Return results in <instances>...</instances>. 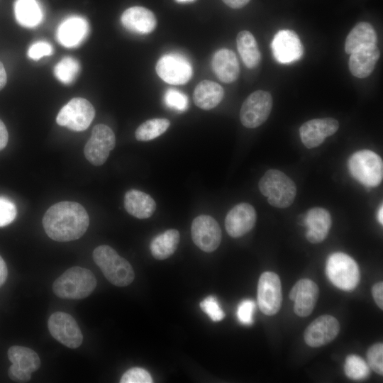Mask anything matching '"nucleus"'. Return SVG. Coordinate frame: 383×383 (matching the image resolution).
<instances>
[{"mask_svg":"<svg viewBox=\"0 0 383 383\" xmlns=\"http://www.w3.org/2000/svg\"><path fill=\"white\" fill-rule=\"evenodd\" d=\"M345 374L353 380H362L370 374L368 365L357 355H349L345 359L344 365Z\"/></svg>","mask_w":383,"mask_h":383,"instance_id":"obj_33","label":"nucleus"},{"mask_svg":"<svg viewBox=\"0 0 383 383\" xmlns=\"http://www.w3.org/2000/svg\"><path fill=\"white\" fill-rule=\"evenodd\" d=\"M48 327L51 335L67 348L74 349L82 343L81 329L75 319L67 313L57 311L51 314Z\"/></svg>","mask_w":383,"mask_h":383,"instance_id":"obj_10","label":"nucleus"},{"mask_svg":"<svg viewBox=\"0 0 383 383\" xmlns=\"http://www.w3.org/2000/svg\"><path fill=\"white\" fill-rule=\"evenodd\" d=\"M200 307L213 321H220L225 317V313L215 296H209L204 299L200 303Z\"/></svg>","mask_w":383,"mask_h":383,"instance_id":"obj_36","label":"nucleus"},{"mask_svg":"<svg viewBox=\"0 0 383 383\" xmlns=\"http://www.w3.org/2000/svg\"><path fill=\"white\" fill-rule=\"evenodd\" d=\"M116 145L113 131L105 124L96 125L84 148L87 160L95 166L102 165Z\"/></svg>","mask_w":383,"mask_h":383,"instance_id":"obj_9","label":"nucleus"},{"mask_svg":"<svg viewBox=\"0 0 383 383\" xmlns=\"http://www.w3.org/2000/svg\"><path fill=\"white\" fill-rule=\"evenodd\" d=\"M289 298L294 301V311L301 317H306L313 311L318 298V288L309 279H301L292 288Z\"/></svg>","mask_w":383,"mask_h":383,"instance_id":"obj_18","label":"nucleus"},{"mask_svg":"<svg viewBox=\"0 0 383 383\" xmlns=\"http://www.w3.org/2000/svg\"><path fill=\"white\" fill-rule=\"evenodd\" d=\"M212 67L218 78L224 83H231L239 75V64L235 54L231 50L223 48L215 52Z\"/></svg>","mask_w":383,"mask_h":383,"instance_id":"obj_23","label":"nucleus"},{"mask_svg":"<svg viewBox=\"0 0 383 383\" xmlns=\"http://www.w3.org/2000/svg\"><path fill=\"white\" fill-rule=\"evenodd\" d=\"M191 234L194 244L206 252L216 250L221 241V231L218 222L208 215H200L193 220Z\"/></svg>","mask_w":383,"mask_h":383,"instance_id":"obj_12","label":"nucleus"},{"mask_svg":"<svg viewBox=\"0 0 383 383\" xmlns=\"http://www.w3.org/2000/svg\"><path fill=\"white\" fill-rule=\"evenodd\" d=\"M9 134L6 126L0 119V150L4 149L8 143Z\"/></svg>","mask_w":383,"mask_h":383,"instance_id":"obj_43","label":"nucleus"},{"mask_svg":"<svg viewBox=\"0 0 383 383\" xmlns=\"http://www.w3.org/2000/svg\"><path fill=\"white\" fill-rule=\"evenodd\" d=\"M9 360L16 369L28 374L38 370L40 366L38 355L32 349L19 345L11 346L8 350Z\"/></svg>","mask_w":383,"mask_h":383,"instance_id":"obj_27","label":"nucleus"},{"mask_svg":"<svg viewBox=\"0 0 383 383\" xmlns=\"http://www.w3.org/2000/svg\"><path fill=\"white\" fill-rule=\"evenodd\" d=\"M8 374L9 378L16 382H28L31 379V374L20 371L12 365L9 367Z\"/></svg>","mask_w":383,"mask_h":383,"instance_id":"obj_41","label":"nucleus"},{"mask_svg":"<svg viewBox=\"0 0 383 383\" xmlns=\"http://www.w3.org/2000/svg\"><path fill=\"white\" fill-rule=\"evenodd\" d=\"M14 13L18 23L27 28L37 26L43 18L41 9L36 0H16Z\"/></svg>","mask_w":383,"mask_h":383,"instance_id":"obj_30","label":"nucleus"},{"mask_svg":"<svg viewBox=\"0 0 383 383\" xmlns=\"http://www.w3.org/2000/svg\"><path fill=\"white\" fill-rule=\"evenodd\" d=\"M382 212H383V209H382V205H381V206L379 207V209L378 211V214H377L378 221L381 224L383 223Z\"/></svg>","mask_w":383,"mask_h":383,"instance_id":"obj_47","label":"nucleus"},{"mask_svg":"<svg viewBox=\"0 0 383 383\" xmlns=\"http://www.w3.org/2000/svg\"><path fill=\"white\" fill-rule=\"evenodd\" d=\"M224 91L216 82L204 80L199 82L193 94L196 106L204 110H210L216 107L222 100Z\"/></svg>","mask_w":383,"mask_h":383,"instance_id":"obj_25","label":"nucleus"},{"mask_svg":"<svg viewBox=\"0 0 383 383\" xmlns=\"http://www.w3.org/2000/svg\"><path fill=\"white\" fill-rule=\"evenodd\" d=\"M123 26L134 33L145 35L153 31L157 25L155 14L142 6H133L123 11L121 16Z\"/></svg>","mask_w":383,"mask_h":383,"instance_id":"obj_19","label":"nucleus"},{"mask_svg":"<svg viewBox=\"0 0 383 383\" xmlns=\"http://www.w3.org/2000/svg\"><path fill=\"white\" fill-rule=\"evenodd\" d=\"M93 259L106 279L113 285L126 287L133 281L135 274L131 265L111 247L106 245L96 247Z\"/></svg>","mask_w":383,"mask_h":383,"instance_id":"obj_3","label":"nucleus"},{"mask_svg":"<svg viewBox=\"0 0 383 383\" xmlns=\"http://www.w3.org/2000/svg\"><path fill=\"white\" fill-rule=\"evenodd\" d=\"M124 208L131 216L145 219L153 214L156 209V203L149 194L133 189L125 194Z\"/></svg>","mask_w":383,"mask_h":383,"instance_id":"obj_24","label":"nucleus"},{"mask_svg":"<svg viewBox=\"0 0 383 383\" xmlns=\"http://www.w3.org/2000/svg\"><path fill=\"white\" fill-rule=\"evenodd\" d=\"M196 0H175L176 2L180 3V4H187V3H192L194 2Z\"/></svg>","mask_w":383,"mask_h":383,"instance_id":"obj_48","label":"nucleus"},{"mask_svg":"<svg viewBox=\"0 0 383 383\" xmlns=\"http://www.w3.org/2000/svg\"><path fill=\"white\" fill-rule=\"evenodd\" d=\"M164 101L168 107L177 111H184L188 106L187 96L174 89H169L166 91Z\"/></svg>","mask_w":383,"mask_h":383,"instance_id":"obj_34","label":"nucleus"},{"mask_svg":"<svg viewBox=\"0 0 383 383\" xmlns=\"http://www.w3.org/2000/svg\"><path fill=\"white\" fill-rule=\"evenodd\" d=\"M282 301V285L279 276L272 272H263L257 284L260 309L265 315L273 316L279 311Z\"/></svg>","mask_w":383,"mask_h":383,"instance_id":"obj_11","label":"nucleus"},{"mask_svg":"<svg viewBox=\"0 0 383 383\" xmlns=\"http://www.w3.org/2000/svg\"><path fill=\"white\" fill-rule=\"evenodd\" d=\"M271 48L275 60L282 64L299 60L304 52L301 40L292 30L278 31L272 40Z\"/></svg>","mask_w":383,"mask_h":383,"instance_id":"obj_14","label":"nucleus"},{"mask_svg":"<svg viewBox=\"0 0 383 383\" xmlns=\"http://www.w3.org/2000/svg\"><path fill=\"white\" fill-rule=\"evenodd\" d=\"M52 53V46L46 42H37L33 44L28 52L29 57L37 60L43 56L50 55Z\"/></svg>","mask_w":383,"mask_h":383,"instance_id":"obj_40","label":"nucleus"},{"mask_svg":"<svg viewBox=\"0 0 383 383\" xmlns=\"http://www.w3.org/2000/svg\"><path fill=\"white\" fill-rule=\"evenodd\" d=\"M170 126L167 118H152L140 124L135 132V138L139 141H149L164 133Z\"/></svg>","mask_w":383,"mask_h":383,"instance_id":"obj_31","label":"nucleus"},{"mask_svg":"<svg viewBox=\"0 0 383 383\" xmlns=\"http://www.w3.org/2000/svg\"><path fill=\"white\" fill-rule=\"evenodd\" d=\"M339 331L340 324L335 317L323 315L315 319L306 328L304 340L311 347H321L333 340Z\"/></svg>","mask_w":383,"mask_h":383,"instance_id":"obj_15","label":"nucleus"},{"mask_svg":"<svg viewBox=\"0 0 383 383\" xmlns=\"http://www.w3.org/2000/svg\"><path fill=\"white\" fill-rule=\"evenodd\" d=\"M372 296L377 305L383 309V283L379 282L373 285L372 289Z\"/></svg>","mask_w":383,"mask_h":383,"instance_id":"obj_42","label":"nucleus"},{"mask_svg":"<svg viewBox=\"0 0 383 383\" xmlns=\"http://www.w3.org/2000/svg\"><path fill=\"white\" fill-rule=\"evenodd\" d=\"M256 218V211L252 205L248 203L238 204L226 216V230L233 238L241 237L254 227Z\"/></svg>","mask_w":383,"mask_h":383,"instance_id":"obj_17","label":"nucleus"},{"mask_svg":"<svg viewBox=\"0 0 383 383\" xmlns=\"http://www.w3.org/2000/svg\"><path fill=\"white\" fill-rule=\"evenodd\" d=\"M95 116V109L87 99L81 97L72 99L59 111L56 122L74 131L86 130Z\"/></svg>","mask_w":383,"mask_h":383,"instance_id":"obj_7","label":"nucleus"},{"mask_svg":"<svg viewBox=\"0 0 383 383\" xmlns=\"http://www.w3.org/2000/svg\"><path fill=\"white\" fill-rule=\"evenodd\" d=\"M79 68V64L76 59L65 57L54 67V74L59 81L68 84L76 79Z\"/></svg>","mask_w":383,"mask_h":383,"instance_id":"obj_32","label":"nucleus"},{"mask_svg":"<svg viewBox=\"0 0 383 383\" xmlns=\"http://www.w3.org/2000/svg\"><path fill=\"white\" fill-rule=\"evenodd\" d=\"M272 108L270 92L257 90L250 94L242 104L240 111L241 123L246 128L261 126L269 117Z\"/></svg>","mask_w":383,"mask_h":383,"instance_id":"obj_8","label":"nucleus"},{"mask_svg":"<svg viewBox=\"0 0 383 383\" xmlns=\"http://www.w3.org/2000/svg\"><path fill=\"white\" fill-rule=\"evenodd\" d=\"M87 21L80 16H72L65 20L59 26L57 38L59 43L67 48L77 46L88 34Z\"/></svg>","mask_w":383,"mask_h":383,"instance_id":"obj_22","label":"nucleus"},{"mask_svg":"<svg viewBox=\"0 0 383 383\" xmlns=\"http://www.w3.org/2000/svg\"><path fill=\"white\" fill-rule=\"evenodd\" d=\"M380 56L379 48L375 45L362 47L350 54L349 70L357 78L369 77L373 72Z\"/></svg>","mask_w":383,"mask_h":383,"instance_id":"obj_21","label":"nucleus"},{"mask_svg":"<svg viewBox=\"0 0 383 383\" xmlns=\"http://www.w3.org/2000/svg\"><path fill=\"white\" fill-rule=\"evenodd\" d=\"M150 373L143 368L133 367L127 370L121 377V383H152Z\"/></svg>","mask_w":383,"mask_h":383,"instance_id":"obj_37","label":"nucleus"},{"mask_svg":"<svg viewBox=\"0 0 383 383\" xmlns=\"http://www.w3.org/2000/svg\"><path fill=\"white\" fill-rule=\"evenodd\" d=\"M338 128V121L333 118L312 119L300 127V138L306 148H316L323 143L326 138L333 135Z\"/></svg>","mask_w":383,"mask_h":383,"instance_id":"obj_16","label":"nucleus"},{"mask_svg":"<svg viewBox=\"0 0 383 383\" xmlns=\"http://www.w3.org/2000/svg\"><path fill=\"white\" fill-rule=\"evenodd\" d=\"M304 222L307 228V240L312 243H318L324 240L328 235L331 217L326 209L315 207L308 211Z\"/></svg>","mask_w":383,"mask_h":383,"instance_id":"obj_20","label":"nucleus"},{"mask_svg":"<svg viewBox=\"0 0 383 383\" xmlns=\"http://www.w3.org/2000/svg\"><path fill=\"white\" fill-rule=\"evenodd\" d=\"M7 276L8 270L6 264L0 255V287L4 284V283L6 280Z\"/></svg>","mask_w":383,"mask_h":383,"instance_id":"obj_44","label":"nucleus"},{"mask_svg":"<svg viewBox=\"0 0 383 383\" xmlns=\"http://www.w3.org/2000/svg\"><path fill=\"white\" fill-rule=\"evenodd\" d=\"M179 239V233L176 229H169L157 235L150 245L152 255L160 260L168 258L177 250Z\"/></svg>","mask_w":383,"mask_h":383,"instance_id":"obj_28","label":"nucleus"},{"mask_svg":"<svg viewBox=\"0 0 383 383\" xmlns=\"http://www.w3.org/2000/svg\"><path fill=\"white\" fill-rule=\"evenodd\" d=\"M16 213L14 203L7 198L0 196V227H4L12 223Z\"/></svg>","mask_w":383,"mask_h":383,"instance_id":"obj_38","label":"nucleus"},{"mask_svg":"<svg viewBox=\"0 0 383 383\" xmlns=\"http://www.w3.org/2000/svg\"><path fill=\"white\" fill-rule=\"evenodd\" d=\"M368 366L378 374H383V344L377 343L372 345L367 353Z\"/></svg>","mask_w":383,"mask_h":383,"instance_id":"obj_35","label":"nucleus"},{"mask_svg":"<svg viewBox=\"0 0 383 383\" xmlns=\"http://www.w3.org/2000/svg\"><path fill=\"white\" fill-rule=\"evenodd\" d=\"M89 223L85 209L74 201H61L51 206L43 218L46 234L58 242L79 239L87 231Z\"/></svg>","mask_w":383,"mask_h":383,"instance_id":"obj_1","label":"nucleus"},{"mask_svg":"<svg viewBox=\"0 0 383 383\" xmlns=\"http://www.w3.org/2000/svg\"><path fill=\"white\" fill-rule=\"evenodd\" d=\"M326 272L330 282L337 288L352 291L357 286L360 272L356 262L343 252H334L328 256Z\"/></svg>","mask_w":383,"mask_h":383,"instance_id":"obj_6","label":"nucleus"},{"mask_svg":"<svg viewBox=\"0 0 383 383\" xmlns=\"http://www.w3.org/2000/svg\"><path fill=\"white\" fill-rule=\"evenodd\" d=\"M158 76L165 82L180 85L186 84L192 76L189 62L179 54H167L159 59L155 67Z\"/></svg>","mask_w":383,"mask_h":383,"instance_id":"obj_13","label":"nucleus"},{"mask_svg":"<svg viewBox=\"0 0 383 383\" xmlns=\"http://www.w3.org/2000/svg\"><path fill=\"white\" fill-rule=\"evenodd\" d=\"M258 186L270 204L274 207L287 208L294 201L296 194L295 184L279 170H267L260 179Z\"/></svg>","mask_w":383,"mask_h":383,"instance_id":"obj_4","label":"nucleus"},{"mask_svg":"<svg viewBox=\"0 0 383 383\" xmlns=\"http://www.w3.org/2000/svg\"><path fill=\"white\" fill-rule=\"evenodd\" d=\"M238 51L245 65L250 69L256 67L261 60V54L253 35L248 30L238 33L237 38Z\"/></svg>","mask_w":383,"mask_h":383,"instance_id":"obj_29","label":"nucleus"},{"mask_svg":"<svg viewBox=\"0 0 383 383\" xmlns=\"http://www.w3.org/2000/svg\"><path fill=\"white\" fill-rule=\"evenodd\" d=\"M376 32L372 26L367 22H360L355 26L348 35L345 43V51L351 54L362 47L375 45Z\"/></svg>","mask_w":383,"mask_h":383,"instance_id":"obj_26","label":"nucleus"},{"mask_svg":"<svg viewBox=\"0 0 383 383\" xmlns=\"http://www.w3.org/2000/svg\"><path fill=\"white\" fill-rule=\"evenodd\" d=\"M255 303L252 299H244L238 306L237 318L240 323L250 325L253 322Z\"/></svg>","mask_w":383,"mask_h":383,"instance_id":"obj_39","label":"nucleus"},{"mask_svg":"<svg viewBox=\"0 0 383 383\" xmlns=\"http://www.w3.org/2000/svg\"><path fill=\"white\" fill-rule=\"evenodd\" d=\"M348 167L351 175L365 187H374L382 181V160L371 150L354 152L348 160Z\"/></svg>","mask_w":383,"mask_h":383,"instance_id":"obj_5","label":"nucleus"},{"mask_svg":"<svg viewBox=\"0 0 383 383\" xmlns=\"http://www.w3.org/2000/svg\"><path fill=\"white\" fill-rule=\"evenodd\" d=\"M227 6L233 9L245 6L250 0H222Z\"/></svg>","mask_w":383,"mask_h":383,"instance_id":"obj_45","label":"nucleus"},{"mask_svg":"<svg viewBox=\"0 0 383 383\" xmlns=\"http://www.w3.org/2000/svg\"><path fill=\"white\" fill-rule=\"evenodd\" d=\"M96 287V279L91 270L74 266L54 282L52 290L61 299H82L89 296Z\"/></svg>","mask_w":383,"mask_h":383,"instance_id":"obj_2","label":"nucleus"},{"mask_svg":"<svg viewBox=\"0 0 383 383\" xmlns=\"http://www.w3.org/2000/svg\"><path fill=\"white\" fill-rule=\"evenodd\" d=\"M6 82V72L3 64L0 62V91L5 87Z\"/></svg>","mask_w":383,"mask_h":383,"instance_id":"obj_46","label":"nucleus"}]
</instances>
